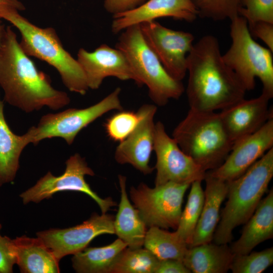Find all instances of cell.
<instances>
[{
	"instance_id": "4",
	"label": "cell",
	"mask_w": 273,
	"mask_h": 273,
	"mask_svg": "<svg viewBox=\"0 0 273 273\" xmlns=\"http://www.w3.org/2000/svg\"><path fill=\"white\" fill-rule=\"evenodd\" d=\"M0 19L9 22L19 31L20 44L27 55L55 68L69 91L81 95L86 93L89 88L80 64L64 49L54 28L36 26L17 11L7 12Z\"/></svg>"
},
{
	"instance_id": "18",
	"label": "cell",
	"mask_w": 273,
	"mask_h": 273,
	"mask_svg": "<svg viewBox=\"0 0 273 273\" xmlns=\"http://www.w3.org/2000/svg\"><path fill=\"white\" fill-rule=\"evenodd\" d=\"M270 99L261 93L258 97L237 103L219 112L223 126L231 140L236 141L259 130L271 118Z\"/></svg>"
},
{
	"instance_id": "28",
	"label": "cell",
	"mask_w": 273,
	"mask_h": 273,
	"mask_svg": "<svg viewBox=\"0 0 273 273\" xmlns=\"http://www.w3.org/2000/svg\"><path fill=\"white\" fill-rule=\"evenodd\" d=\"M159 260L146 248L125 249L110 273H155Z\"/></svg>"
},
{
	"instance_id": "22",
	"label": "cell",
	"mask_w": 273,
	"mask_h": 273,
	"mask_svg": "<svg viewBox=\"0 0 273 273\" xmlns=\"http://www.w3.org/2000/svg\"><path fill=\"white\" fill-rule=\"evenodd\" d=\"M4 107L0 96V186L13 181L19 168L22 152L31 143L28 130L21 135L11 130L4 116Z\"/></svg>"
},
{
	"instance_id": "8",
	"label": "cell",
	"mask_w": 273,
	"mask_h": 273,
	"mask_svg": "<svg viewBox=\"0 0 273 273\" xmlns=\"http://www.w3.org/2000/svg\"><path fill=\"white\" fill-rule=\"evenodd\" d=\"M121 91L120 87H117L102 100L87 108H69L42 116L37 126L28 129L31 134V143L36 145L46 139L61 138L71 145L78 133L98 118L109 111L122 110L119 97Z\"/></svg>"
},
{
	"instance_id": "6",
	"label": "cell",
	"mask_w": 273,
	"mask_h": 273,
	"mask_svg": "<svg viewBox=\"0 0 273 273\" xmlns=\"http://www.w3.org/2000/svg\"><path fill=\"white\" fill-rule=\"evenodd\" d=\"M115 48L126 57L139 85H145L155 105L163 106L185 92L181 81L172 78L146 42L139 25L120 32Z\"/></svg>"
},
{
	"instance_id": "21",
	"label": "cell",
	"mask_w": 273,
	"mask_h": 273,
	"mask_svg": "<svg viewBox=\"0 0 273 273\" xmlns=\"http://www.w3.org/2000/svg\"><path fill=\"white\" fill-rule=\"evenodd\" d=\"M12 241L16 263L21 272H60L59 261L39 238L24 235Z\"/></svg>"
},
{
	"instance_id": "26",
	"label": "cell",
	"mask_w": 273,
	"mask_h": 273,
	"mask_svg": "<svg viewBox=\"0 0 273 273\" xmlns=\"http://www.w3.org/2000/svg\"><path fill=\"white\" fill-rule=\"evenodd\" d=\"M159 260L168 259L183 261L188 246L175 231L170 232L152 226L147 231L144 245Z\"/></svg>"
},
{
	"instance_id": "20",
	"label": "cell",
	"mask_w": 273,
	"mask_h": 273,
	"mask_svg": "<svg viewBox=\"0 0 273 273\" xmlns=\"http://www.w3.org/2000/svg\"><path fill=\"white\" fill-rule=\"evenodd\" d=\"M245 223L240 237L230 247L234 254H248L258 244L273 238L272 189Z\"/></svg>"
},
{
	"instance_id": "9",
	"label": "cell",
	"mask_w": 273,
	"mask_h": 273,
	"mask_svg": "<svg viewBox=\"0 0 273 273\" xmlns=\"http://www.w3.org/2000/svg\"><path fill=\"white\" fill-rule=\"evenodd\" d=\"M190 185L167 183L151 188L141 183L131 187L130 197L146 226L176 230L184 195Z\"/></svg>"
},
{
	"instance_id": "17",
	"label": "cell",
	"mask_w": 273,
	"mask_h": 273,
	"mask_svg": "<svg viewBox=\"0 0 273 273\" xmlns=\"http://www.w3.org/2000/svg\"><path fill=\"white\" fill-rule=\"evenodd\" d=\"M198 16L191 0H147L136 8L113 15L111 30L119 33L130 26L163 17L191 22Z\"/></svg>"
},
{
	"instance_id": "27",
	"label": "cell",
	"mask_w": 273,
	"mask_h": 273,
	"mask_svg": "<svg viewBox=\"0 0 273 273\" xmlns=\"http://www.w3.org/2000/svg\"><path fill=\"white\" fill-rule=\"evenodd\" d=\"M201 181L197 180L191 184L187 202L182 211L175 231L186 243L188 248L192 244L204 201V191L201 186Z\"/></svg>"
},
{
	"instance_id": "2",
	"label": "cell",
	"mask_w": 273,
	"mask_h": 273,
	"mask_svg": "<svg viewBox=\"0 0 273 273\" xmlns=\"http://www.w3.org/2000/svg\"><path fill=\"white\" fill-rule=\"evenodd\" d=\"M0 86L4 100L26 113L44 107L57 110L70 102L68 94L55 89L50 77L24 52L10 26H6L0 49Z\"/></svg>"
},
{
	"instance_id": "34",
	"label": "cell",
	"mask_w": 273,
	"mask_h": 273,
	"mask_svg": "<svg viewBox=\"0 0 273 273\" xmlns=\"http://www.w3.org/2000/svg\"><path fill=\"white\" fill-rule=\"evenodd\" d=\"M248 27L253 37L261 39L273 52V23L257 21L248 24Z\"/></svg>"
},
{
	"instance_id": "24",
	"label": "cell",
	"mask_w": 273,
	"mask_h": 273,
	"mask_svg": "<svg viewBox=\"0 0 273 273\" xmlns=\"http://www.w3.org/2000/svg\"><path fill=\"white\" fill-rule=\"evenodd\" d=\"M234 254L227 244L211 242L188 248L183 262L194 273H225Z\"/></svg>"
},
{
	"instance_id": "32",
	"label": "cell",
	"mask_w": 273,
	"mask_h": 273,
	"mask_svg": "<svg viewBox=\"0 0 273 273\" xmlns=\"http://www.w3.org/2000/svg\"><path fill=\"white\" fill-rule=\"evenodd\" d=\"M239 15L248 24L257 21L273 23V0H241Z\"/></svg>"
},
{
	"instance_id": "36",
	"label": "cell",
	"mask_w": 273,
	"mask_h": 273,
	"mask_svg": "<svg viewBox=\"0 0 273 273\" xmlns=\"http://www.w3.org/2000/svg\"><path fill=\"white\" fill-rule=\"evenodd\" d=\"M183 261L168 259L159 260L155 273H190Z\"/></svg>"
},
{
	"instance_id": "3",
	"label": "cell",
	"mask_w": 273,
	"mask_h": 273,
	"mask_svg": "<svg viewBox=\"0 0 273 273\" xmlns=\"http://www.w3.org/2000/svg\"><path fill=\"white\" fill-rule=\"evenodd\" d=\"M272 176L273 148L239 177L227 182L228 199L214 233V243L231 241L234 229L245 223L253 214Z\"/></svg>"
},
{
	"instance_id": "7",
	"label": "cell",
	"mask_w": 273,
	"mask_h": 273,
	"mask_svg": "<svg viewBox=\"0 0 273 273\" xmlns=\"http://www.w3.org/2000/svg\"><path fill=\"white\" fill-rule=\"evenodd\" d=\"M231 21L232 44L222 55L224 62L247 91L255 87V79L258 78L262 85V93L271 99L273 97L272 52L254 40L244 18L238 16Z\"/></svg>"
},
{
	"instance_id": "16",
	"label": "cell",
	"mask_w": 273,
	"mask_h": 273,
	"mask_svg": "<svg viewBox=\"0 0 273 273\" xmlns=\"http://www.w3.org/2000/svg\"><path fill=\"white\" fill-rule=\"evenodd\" d=\"M77 60L85 77L88 88L97 89L108 77L121 80H133L136 78L124 54L119 49L102 44L89 52L80 48Z\"/></svg>"
},
{
	"instance_id": "29",
	"label": "cell",
	"mask_w": 273,
	"mask_h": 273,
	"mask_svg": "<svg viewBox=\"0 0 273 273\" xmlns=\"http://www.w3.org/2000/svg\"><path fill=\"white\" fill-rule=\"evenodd\" d=\"M198 16L214 21L233 19L239 15L241 0H191Z\"/></svg>"
},
{
	"instance_id": "15",
	"label": "cell",
	"mask_w": 273,
	"mask_h": 273,
	"mask_svg": "<svg viewBox=\"0 0 273 273\" xmlns=\"http://www.w3.org/2000/svg\"><path fill=\"white\" fill-rule=\"evenodd\" d=\"M157 110L155 104H144L138 110L139 121L133 131L116 147L114 157L121 164H129L144 174L153 168L149 163L154 150L155 123Z\"/></svg>"
},
{
	"instance_id": "35",
	"label": "cell",
	"mask_w": 273,
	"mask_h": 273,
	"mask_svg": "<svg viewBox=\"0 0 273 273\" xmlns=\"http://www.w3.org/2000/svg\"><path fill=\"white\" fill-rule=\"evenodd\" d=\"M147 0H105L104 7L112 16L132 10Z\"/></svg>"
},
{
	"instance_id": "37",
	"label": "cell",
	"mask_w": 273,
	"mask_h": 273,
	"mask_svg": "<svg viewBox=\"0 0 273 273\" xmlns=\"http://www.w3.org/2000/svg\"><path fill=\"white\" fill-rule=\"evenodd\" d=\"M25 9V7L21 0H0V17L7 12H20Z\"/></svg>"
},
{
	"instance_id": "23",
	"label": "cell",
	"mask_w": 273,
	"mask_h": 273,
	"mask_svg": "<svg viewBox=\"0 0 273 273\" xmlns=\"http://www.w3.org/2000/svg\"><path fill=\"white\" fill-rule=\"evenodd\" d=\"M120 201L114 220L115 234L129 248H142L146 234V225L138 210L129 201L126 190V177L118 176Z\"/></svg>"
},
{
	"instance_id": "30",
	"label": "cell",
	"mask_w": 273,
	"mask_h": 273,
	"mask_svg": "<svg viewBox=\"0 0 273 273\" xmlns=\"http://www.w3.org/2000/svg\"><path fill=\"white\" fill-rule=\"evenodd\" d=\"M273 263V247L247 254H234L230 268L233 273H260Z\"/></svg>"
},
{
	"instance_id": "5",
	"label": "cell",
	"mask_w": 273,
	"mask_h": 273,
	"mask_svg": "<svg viewBox=\"0 0 273 273\" xmlns=\"http://www.w3.org/2000/svg\"><path fill=\"white\" fill-rule=\"evenodd\" d=\"M172 137L182 151L206 172L216 169L223 162L234 144L219 112L190 109L174 129Z\"/></svg>"
},
{
	"instance_id": "11",
	"label": "cell",
	"mask_w": 273,
	"mask_h": 273,
	"mask_svg": "<svg viewBox=\"0 0 273 273\" xmlns=\"http://www.w3.org/2000/svg\"><path fill=\"white\" fill-rule=\"evenodd\" d=\"M146 42L167 73L181 80L187 73V57L194 44L190 32L168 28L156 21L140 24Z\"/></svg>"
},
{
	"instance_id": "19",
	"label": "cell",
	"mask_w": 273,
	"mask_h": 273,
	"mask_svg": "<svg viewBox=\"0 0 273 273\" xmlns=\"http://www.w3.org/2000/svg\"><path fill=\"white\" fill-rule=\"evenodd\" d=\"M204 180L206 183L204 204L190 247L212 241L220 219V207L227 196V182L212 176L209 171Z\"/></svg>"
},
{
	"instance_id": "38",
	"label": "cell",
	"mask_w": 273,
	"mask_h": 273,
	"mask_svg": "<svg viewBox=\"0 0 273 273\" xmlns=\"http://www.w3.org/2000/svg\"><path fill=\"white\" fill-rule=\"evenodd\" d=\"M6 26L0 20V49L1 48L3 39L4 36Z\"/></svg>"
},
{
	"instance_id": "10",
	"label": "cell",
	"mask_w": 273,
	"mask_h": 273,
	"mask_svg": "<svg viewBox=\"0 0 273 273\" xmlns=\"http://www.w3.org/2000/svg\"><path fill=\"white\" fill-rule=\"evenodd\" d=\"M93 176L95 173L88 166L85 159L78 153L72 155L66 161L64 172L56 176L49 171L33 187L25 191L20 197L24 204L38 203L49 199L57 192L63 191L80 192L91 197L99 205L102 213H106L116 203L110 198L103 199L93 191L85 180V175Z\"/></svg>"
},
{
	"instance_id": "1",
	"label": "cell",
	"mask_w": 273,
	"mask_h": 273,
	"mask_svg": "<svg viewBox=\"0 0 273 273\" xmlns=\"http://www.w3.org/2000/svg\"><path fill=\"white\" fill-rule=\"evenodd\" d=\"M187 73L190 109L221 111L245 98L246 89L224 62L218 40L212 35L194 43L187 57Z\"/></svg>"
},
{
	"instance_id": "13",
	"label": "cell",
	"mask_w": 273,
	"mask_h": 273,
	"mask_svg": "<svg viewBox=\"0 0 273 273\" xmlns=\"http://www.w3.org/2000/svg\"><path fill=\"white\" fill-rule=\"evenodd\" d=\"M114 220L111 215L95 213L80 224L64 229H51L38 232L36 236L60 261L66 255L81 251L98 236L114 234Z\"/></svg>"
},
{
	"instance_id": "31",
	"label": "cell",
	"mask_w": 273,
	"mask_h": 273,
	"mask_svg": "<svg viewBox=\"0 0 273 273\" xmlns=\"http://www.w3.org/2000/svg\"><path fill=\"white\" fill-rule=\"evenodd\" d=\"M139 121L137 112L121 110L107 119L104 127L111 140L120 143L133 131Z\"/></svg>"
},
{
	"instance_id": "25",
	"label": "cell",
	"mask_w": 273,
	"mask_h": 273,
	"mask_svg": "<svg viewBox=\"0 0 273 273\" xmlns=\"http://www.w3.org/2000/svg\"><path fill=\"white\" fill-rule=\"evenodd\" d=\"M118 239L109 245L100 247H86L75 254L72 266L79 273H110L117 258L127 247Z\"/></svg>"
},
{
	"instance_id": "14",
	"label": "cell",
	"mask_w": 273,
	"mask_h": 273,
	"mask_svg": "<svg viewBox=\"0 0 273 273\" xmlns=\"http://www.w3.org/2000/svg\"><path fill=\"white\" fill-rule=\"evenodd\" d=\"M273 148V117L259 130L236 141L223 162L208 171L226 182L243 174L269 150Z\"/></svg>"
},
{
	"instance_id": "12",
	"label": "cell",
	"mask_w": 273,
	"mask_h": 273,
	"mask_svg": "<svg viewBox=\"0 0 273 273\" xmlns=\"http://www.w3.org/2000/svg\"><path fill=\"white\" fill-rule=\"evenodd\" d=\"M153 151L156 157L155 186L167 183L191 185L204 179L206 172L182 151L161 121L155 123Z\"/></svg>"
},
{
	"instance_id": "33",
	"label": "cell",
	"mask_w": 273,
	"mask_h": 273,
	"mask_svg": "<svg viewBox=\"0 0 273 273\" xmlns=\"http://www.w3.org/2000/svg\"><path fill=\"white\" fill-rule=\"evenodd\" d=\"M2 228L0 223V231ZM16 259L13 248V241L7 236L0 234V273L13 272Z\"/></svg>"
}]
</instances>
